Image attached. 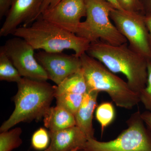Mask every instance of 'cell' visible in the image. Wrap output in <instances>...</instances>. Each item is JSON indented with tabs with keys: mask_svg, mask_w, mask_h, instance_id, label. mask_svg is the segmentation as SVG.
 <instances>
[{
	"mask_svg": "<svg viewBox=\"0 0 151 151\" xmlns=\"http://www.w3.org/2000/svg\"><path fill=\"white\" fill-rule=\"evenodd\" d=\"M139 111L127 121L128 128L116 139L100 142L88 139L84 151H151V130L143 122Z\"/></svg>",
	"mask_w": 151,
	"mask_h": 151,
	"instance_id": "8992f818",
	"label": "cell"
},
{
	"mask_svg": "<svg viewBox=\"0 0 151 151\" xmlns=\"http://www.w3.org/2000/svg\"><path fill=\"white\" fill-rule=\"evenodd\" d=\"M14 98V110L0 128L5 132L21 122L37 121L43 118L55 97V87L47 81L22 77L17 83Z\"/></svg>",
	"mask_w": 151,
	"mask_h": 151,
	"instance_id": "7a4b0ae2",
	"label": "cell"
},
{
	"mask_svg": "<svg viewBox=\"0 0 151 151\" xmlns=\"http://www.w3.org/2000/svg\"><path fill=\"white\" fill-rule=\"evenodd\" d=\"M110 18L120 32L129 43L134 51L151 60V49L145 16L138 12H130L114 9Z\"/></svg>",
	"mask_w": 151,
	"mask_h": 151,
	"instance_id": "52a82bcc",
	"label": "cell"
},
{
	"mask_svg": "<svg viewBox=\"0 0 151 151\" xmlns=\"http://www.w3.org/2000/svg\"><path fill=\"white\" fill-rule=\"evenodd\" d=\"M86 19L81 22L76 34L91 42L98 40L114 45L127 43L110 20V13L114 8L105 0H84Z\"/></svg>",
	"mask_w": 151,
	"mask_h": 151,
	"instance_id": "5b68a950",
	"label": "cell"
},
{
	"mask_svg": "<svg viewBox=\"0 0 151 151\" xmlns=\"http://www.w3.org/2000/svg\"><path fill=\"white\" fill-rule=\"evenodd\" d=\"M88 89L82 68L65 78L55 87V96L63 94L84 95Z\"/></svg>",
	"mask_w": 151,
	"mask_h": 151,
	"instance_id": "9a60e30c",
	"label": "cell"
},
{
	"mask_svg": "<svg viewBox=\"0 0 151 151\" xmlns=\"http://www.w3.org/2000/svg\"><path fill=\"white\" fill-rule=\"evenodd\" d=\"M148 78L145 88L140 94V102L147 111H151V60L148 61Z\"/></svg>",
	"mask_w": 151,
	"mask_h": 151,
	"instance_id": "44dd1931",
	"label": "cell"
},
{
	"mask_svg": "<svg viewBox=\"0 0 151 151\" xmlns=\"http://www.w3.org/2000/svg\"><path fill=\"white\" fill-rule=\"evenodd\" d=\"M105 1L111 4V5L113 6V8L122 11H125L122 8V7L119 4L118 0H105Z\"/></svg>",
	"mask_w": 151,
	"mask_h": 151,
	"instance_id": "4316f807",
	"label": "cell"
},
{
	"mask_svg": "<svg viewBox=\"0 0 151 151\" xmlns=\"http://www.w3.org/2000/svg\"><path fill=\"white\" fill-rule=\"evenodd\" d=\"M119 4L124 11L130 12H138L144 10L139 0H118Z\"/></svg>",
	"mask_w": 151,
	"mask_h": 151,
	"instance_id": "7402d4cb",
	"label": "cell"
},
{
	"mask_svg": "<svg viewBox=\"0 0 151 151\" xmlns=\"http://www.w3.org/2000/svg\"><path fill=\"white\" fill-rule=\"evenodd\" d=\"M86 16L84 0H61L53 8L44 12L40 16L76 34L81 18Z\"/></svg>",
	"mask_w": 151,
	"mask_h": 151,
	"instance_id": "30bf717a",
	"label": "cell"
},
{
	"mask_svg": "<svg viewBox=\"0 0 151 151\" xmlns=\"http://www.w3.org/2000/svg\"><path fill=\"white\" fill-rule=\"evenodd\" d=\"M83 94H63L55 96L56 105L62 107L75 116L84 99Z\"/></svg>",
	"mask_w": 151,
	"mask_h": 151,
	"instance_id": "ac0fdd59",
	"label": "cell"
},
{
	"mask_svg": "<svg viewBox=\"0 0 151 151\" xmlns=\"http://www.w3.org/2000/svg\"><path fill=\"white\" fill-rule=\"evenodd\" d=\"M143 8L145 9L147 14L146 15L151 14V0H145V5Z\"/></svg>",
	"mask_w": 151,
	"mask_h": 151,
	"instance_id": "83f0119b",
	"label": "cell"
},
{
	"mask_svg": "<svg viewBox=\"0 0 151 151\" xmlns=\"http://www.w3.org/2000/svg\"><path fill=\"white\" fill-rule=\"evenodd\" d=\"M36 59L43 68L48 79L59 85L65 78L81 68L80 57L63 52L40 50L35 54Z\"/></svg>",
	"mask_w": 151,
	"mask_h": 151,
	"instance_id": "9c48e42d",
	"label": "cell"
},
{
	"mask_svg": "<svg viewBox=\"0 0 151 151\" xmlns=\"http://www.w3.org/2000/svg\"><path fill=\"white\" fill-rule=\"evenodd\" d=\"M78 150H79V149H74V150H73L71 151H78Z\"/></svg>",
	"mask_w": 151,
	"mask_h": 151,
	"instance_id": "f1b7e54d",
	"label": "cell"
},
{
	"mask_svg": "<svg viewBox=\"0 0 151 151\" xmlns=\"http://www.w3.org/2000/svg\"><path fill=\"white\" fill-rule=\"evenodd\" d=\"M78 151H84V150H78Z\"/></svg>",
	"mask_w": 151,
	"mask_h": 151,
	"instance_id": "f546056e",
	"label": "cell"
},
{
	"mask_svg": "<svg viewBox=\"0 0 151 151\" xmlns=\"http://www.w3.org/2000/svg\"><path fill=\"white\" fill-rule=\"evenodd\" d=\"M99 92L92 90L88 91L84 94L81 106L74 116L76 126L85 134L88 139L94 138L92 120L94 110L97 107Z\"/></svg>",
	"mask_w": 151,
	"mask_h": 151,
	"instance_id": "4fadbf2b",
	"label": "cell"
},
{
	"mask_svg": "<svg viewBox=\"0 0 151 151\" xmlns=\"http://www.w3.org/2000/svg\"><path fill=\"white\" fill-rule=\"evenodd\" d=\"M13 35L22 38L33 48L47 52L71 50L80 57L86 53L90 42L42 19L40 16L30 26L19 27Z\"/></svg>",
	"mask_w": 151,
	"mask_h": 151,
	"instance_id": "3957f363",
	"label": "cell"
},
{
	"mask_svg": "<svg viewBox=\"0 0 151 151\" xmlns=\"http://www.w3.org/2000/svg\"><path fill=\"white\" fill-rule=\"evenodd\" d=\"M115 116V109L112 103L105 102L97 107L96 118L101 125L102 134L105 127L113 122Z\"/></svg>",
	"mask_w": 151,
	"mask_h": 151,
	"instance_id": "d6986e66",
	"label": "cell"
},
{
	"mask_svg": "<svg viewBox=\"0 0 151 151\" xmlns=\"http://www.w3.org/2000/svg\"><path fill=\"white\" fill-rule=\"evenodd\" d=\"M22 131L20 127L1 132L0 151H12L22 144L20 137Z\"/></svg>",
	"mask_w": 151,
	"mask_h": 151,
	"instance_id": "e0dca14e",
	"label": "cell"
},
{
	"mask_svg": "<svg viewBox=\"0 0 151 151\" xmlns=\"http://www.w3.org/2000/svg\"><path fill=\"white\" fill-rule=\"evenodd\" d=\"M80 58L88 91L105 92L117 106L125 109H132L140 102L139 94L131 89L127 82L103 63L86 53Z\"/></svg>",
	"mask_w": 151,
	"mask_h": 151,
	"instance_id": "277c9868",
	"label": "cell"
},
{
	"mask_svg": "<svg viewBox=\"0 0 151 151\" xmlns=\"http://www.w3.org/2000/svg\"><path fill=\"white\" fill-rule=\"evenodd\" d=\"M145 22L148 31L149 42L151 49V14L145 16Z\"/></svg>",
	"mask_w": 151,
	"mask_h": 151,
	"instance_id": "484cf974",
	"label": "cell"
},
{
	"mask_svg": "<svg viewBox=\"0 0 151 151\" xmlns=\"http://www.w3.org/2000/svg\"><path fill=\"white\" fill-rule=\"evenodd\" d=\"M141 117L147 127L151 130V111L141 113Z\"/></svg>",
	"mask_w": 151,
	"mask_h": 151,
	"instance_id": "d4e9b609",
	"label": "cell"
},
{
	"mask_svg": "<svg viewBox=\"0 0 151 151\" xmlns=\"http://www.w3.org/2000/svg\"><path fill=\"white\" fill-rule=\"evenodd\" d=\"M61 0H43L41 7L40 16L44 12L53 8Z\"/></svg>",
	"mask_w": 151,
	"mask_h": 151,
	"instance_id": "cb8c5ba5",
	"label": "cell"
},
{
	"mask_svg": "<svg viewBox=\"0 0 151 151\" xmlns=\"http://www.w3.org/2000/svg\"><path fill=\"white\" fill-rule=\"evenodd\" d=\"M44 126L50 132L60 131L76 126L75 116L60 106L50 107L43 117Z\"/></svg>",
	"mask_w": 151,
	"mask_h": 151,
	"instance_id": "5bb4252c",
	"label": "cell"
},
{
	"mask_svg": "<svg viewBox=\"0 0 151 151\" xmlns=\"http://www.w3.org/2000/svg\"><path fill=\"white\" fill-rule=\"evenodd\" d=\"M50 143L45 151H71L83 150L88 138L76 126L56 132L49 131Z\"/></svg>",
	"mask_w": 151,
	"mask_h": 151,
	"instance_id": "7c38bea8",
	"label": "cell"
},
{
	"mask_svg": "<svg viewBox=\"0 0 151 151\" xmlns=\"http://www.w3.org/2000/svg\"><path fill=\"white\" fill-rule=\"evenodd\" d=\"M86 53L113 73L124 74L130 88L140 97L147 81V58L132 49L127 43L114 45L101 40L91 42Z\"/></svg>",
	"mask_w": 151,
	"mask_h": 151,
	"instance_id": "6da1fadb",
	"label": "cell"
},
{
	"mask_svg": "<svg viewBox=\"0 0 151 151\" xmlns=\"http://www.w3.org/2000/svg\"><path fill=\"white\" fill-rule=\"evenodd\" d=\"M13 0H0V19L6 16L10 9Z\"/></svg>",
	"mask_w": 151,
	"mask_h": 151,
	"instance_id": "603a6c76",
	"label": "cell"
},
{
	"mask_svg": "<svg viewBox=\"0 0 151 151\" xmlns=\"http://www.w3.org/2000/svg\"><path fill=\"white\" fill-rule=\"evenodd\" d=\"M50 139L49 132L44 128L39 129L33 134L32 137V146L37 150H46L48 147Z\"/></svg>",
	"mask_w": 151,
	"mask_h": 151,
	"instance_id": "ffe728a7",
	"label": "cell"
},
{
	"mask_svg": "<svg viewBox=\"0 0 151 151\" xmlns=\"http://www.w3.org/2000/svg\"><path fill=\"white\" fill-rule=\"evenodd\" d=\"M22 77L47 81L48 76L36 59L34 49L21 38L9 39L1 47Z\"/></svg>",
	"mask_w": 151,
	"mask_h": 151,
	"instance_id": "ba28073f",
	"label": "cell"
},
{
	"mask_svg": "<svg viewBox=\"0 0 151 151\" xmlns=\"http://www.w3.org/2000/svg\"><path fill=\"white\" fill-rule=\"evenodd\" d=\"M22 78L7 55L0 49V80L17 83Z\"/></svg>",
	"mask_w": 151,
	"mask_h": 151,
	"instance_id": "2e32d148",
	"label": "cell"
},
{
	"mask_svg": "<svg viewBox=\"0 0 151 151\" xmlns=\"http://www.w3.org/2000/svg\"><path fill=\"white\" fill-rule=\"evenodd\" d=\"M43 0H13L0 29V36L6 37L13 34L20 25H29L40 16Z\"/></svg>",
	"mask_w": 151,
	"mask_h": 151,
	"instance_id": "8fae6325",
	"label": "cell"
}]
</instances>
